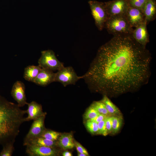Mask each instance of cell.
Returning a JSON list of instances; mask_svg holds the SVG:
<instances>
[{
  "label": "cell",
  "instance_id": "cell-1",
  "mask_svg": "<svg viewBox=\"0 0 156 156\" xmlns=\"http://www.w3.org/2000/svg\"><path fill=\"white\" fill-rule=\"evenodd\" d=\"M151 60L132 34L114 36L99 48L82 79L90 89L107 96L136 91L148 82Z\"/></svg>",
  "mask_w": 156,
  "mask_h": 156
},
{
  "label": "cell",
  "instance_id": "cell-2",
  "mask_svg": "<svg viewBox=\"0 0 156 156\" xmlns=\"http://www.w3.org/2000/svg\"><path fill=\"white\" fill-rule=\"evenodd\" d=\"M0 95V145L14 143L26 111Z\"/></svg>",
  "mask_w": 156,
  "mask_h": 156
},
{
  "label": "cell",
  "instance_id": "cell-3",
  "mask_svg": "<svg viewBox=\"0 0 156 156\" xmlns=\"http://www.w3.org/2000/svg\"><path fill=\"white\" fill-rule=\"evenodd\" d=\"M110 34L113 36L120 34H132L133 28L125 15L108 17L104 27Z\"/></svg>",
  "mask_w": 156,
  "mask_h": 156
},
{
  "label": "cell",
  "instance_id": "cell-4",
  "mask_svg": "<svg viewBox=\"0 0 156 156\" xmlns=\"http://www.w3.org/2000/svg\"><path fill=\"white\" fill-rule=\"evenodd\" d=\"M88 3L95 25L101 31L104 28L108 16L105 3L96 1H90Z\"/></svg>",
  "mask_w": 156,
  "mask_h": 156
},
{
  "label": "cell",
  "instance_id": "cell-5",
  "mask_svg": "<svg viewBox=\"0 0 156 156\" xmlns=\"http://www.w3.org/2000/svg\"><path fill=\"white\" fill-rule=\"evenodd\" d=\"M41 53L38 61V65L41 68L54 71L64 67L63 63L57 59L53 51L49 49L42 51Z\"/></svg>",
  "mask_w": 156,
  "mask_h": 156
},
{
  "label": "cell",
  "instance_id": "cell-6",
  "mask_svg": "<svg viewBox=\"0 0 156 156\" xmlns=\"http://www.w3.org/2000/svg\"><path fill=\"white\" fill-rule=\"evenodd\" d=\"M82 76H78L73 68L71 66L64 67L55 73V82H58L65 87L75 85Z\"/></svg>",
  "mask_w": 156,
  "mask_h": 156
},
{
  "label": "cell",
  "instance_id": "cell-7",
  "mask_svg": "<svg viewBox=\"0 0 156 156\" xmlns=\"http://www.w3.org/2000/svg\"><path fill=\"white\" fill-rule=\"evenodd\" d=\"M104 3L108 18L125 15L129 6L128 0H114Z\"/></svg>",
  "mask_w": 156,
  "mask_h": 156
},
{
  "label": "cell",
  "instance_id": "cell-8",
  "mask_svg": "<svg viewBox=\"0 0 156 156\" xmlns=\"http://www.w3.org/2000/svg\"><path fill=\"white\" fill-rule=\"evenodd\" d=\"M45 115L34 120L30 129L25 136L23 142L41 136L45 130L44 127Z\"/></svg>",
  "mask_w": 156,
  "mask_h": 156
},
{
  "label": "cell",
  "instance_id": "cell-9",
  "mask_svg": "<svg viewBox=\"0 0 156 156\" xmlns=\"http://www.w3.org/2000/svg\"><path fill=\"white\" fill-rule=\"evenodd\" d=\"M26 153L29 156H55L58 154L54 147L31 145L26 146Z\"/></svg>",
  "mask_w": 156,
  "mask_h": 156
},
{
  "label": "cell",
  "instance_id": "cell-10",
  "mask_svg": "<svg viewBox=\"0 0 156 156\" xmlns=\"http://www.w3.org/2000/svg\"><path fill=\"white\" fill-rule=\"evenodd\" d=\"M11 95L17 102L20 107L27 104L24 83L19 81H16L13 84L11 92Z\"/></svg>",
  "mask_w": 156,
  "mask_h": 156
},
{
  "label": "cell",
  "instance_id": "cell-11",
  "mask_svg": "<svg viewBox=\"0 0 156 156\" xmlns=\"http://www.w3.org/2000/svg\"><path fill=\"white\" fill-rule=\"evenodd\" d=\"M125 16L133 28L136 27L146 21L142 11L129 5Z\"/></svg>",
  "mask_w": 156,
  "mask_h": 156
},
{
  "label": "cell",
  "instance_id": "cell-12",
  "mask_svg": "<svg viewBox=\"0 0 156 156\" xmlns=\"http://www.w3.org/2000/svg\"><path fill=\"white\" fill-rule=\"evenodd\" d=\"M146 21H145L133 29L132 36L138 43L146 47L149 42V35L147 29Z\"/></svg>",
  "mask_w": 156,
  "mask_h": 156
},
{
  "label": "cell",
  "instance_id": "cell-13",
  "mask_svg": "<svg viewBox=\"0 0 156 156\" xmlns=\"http://www.w3.org/2000/svg\"><path fill=\"white\" fill-rule=\"evenodd\" d=\"M55 73L47 69L42 68L34 83L42 86H46L55 82Z\"/></svg>",
  "mask_w": 156,
  "mask_h": 156
},
{
  "label": "cell",
  "instance_id": "cell-14",
  "mask_svg": "<svg viewBox=\"0 0 156 156\" xmlns=\"http://www.w3.org/2000/svg\"><path fill=\"white\" fill-rule=\"evenodd\" d=\"M27 109L26 114L27 116L25 117V122L29 121L32 120H34L40 116L45 115L42 111L41 105L35 101H32L27 103Z\"/></svg>",
  "mask_w": 156,
  "mask_h": 156
},
{
  "label": "cell",
  "instance_id": "cell-15",
  "mask_svg": "<svg viewBox=\"0 0 156 156\" xmlns=\"http://www.w3.org/2000/svg\"><path fill=\"white\" fill-rule=\"evenodd\" d=\"M143 12L147 24L155 19L156 14V5L154 0H147Z\"/></svg>",
  "mask_w": 156,
  "mask_h": 156
},
{
  "label": "cell",
  "instance_id": "cell-16",
  "mask_svg": "<svg viewBox=\"0 0 156 156\" xmlns=\"http://www.w3.org/2000/svg\"><path fill=\"white\" fill-rule=\"evenodd\" d=\"M56 141L48 140L41 136L29 140L23 143V145L26 146L31 145L55 148L56 145Z\"/></svg>",
  "mask_w": 156,
  "mask_h": 156
},
{
  "label": "cell",
  "instance_id": "cell-17",
  "mask_svg": "<svg viewBox=\"0 0 156 156\" xmlns=\"http://www.w3.org/2000/svg\"><path fill=\"white\" fill-rule=\"evenodd\" d=\"M41 69V68L39 65L27 66L24 69V79L28 81L34 82Z\"/></svg>",
  "mask_w": 156,
  "mask_h": 156
},
{
  "label": "cell",
  "instance_id": "cell-18",
  "mask_svg": "<svg viewBox=\"0 0 156 156\" xmlns=\"http://www.w3.org/2000/svg\"><path fill=\"white\" fill-rule=\"evenodd\" d=\"M58 145L64 149H72L75 146L73 138L70 134H64L61 135L58 142Z\"/></svg>",
  "mask_w": 156,
  "mask_h": 156
},
{
  "label": "cell",
  "instance_id": "cell-19",
  "mask_svg": "<svg viewBox=\"0 0 156 156\" xmlns=\"http://www.w3.org/2000/svg\"><path fill=\"white\" fill-rule=\"evenodd\" d=\"M105 104L108 112L112 116H120V112L118 108L111 101L108 96L103 95L101 100Z\"/></svg>",
  "mask_w": 156,
  "mask_h": 156
},
{
  "label": "cell",
  "instance_id": "cell-20",
  "mask_svg": "<svg viewBox=\"0 0 156 156\" xmlns=\"http://www.w3.org/2000/svg\"><path fill=\"white\" fill-rule=\"evenodd\" d=\"M122 124V118L120 116H112V134H115L120 130Z\"/></svg>",
  "mask_w": 156,
  "mask_h": 156
},
{
  "label": "cell",
  "instance_id": "cell-21",
  "mask_svg": "<svg viewBox=\"0 0 156 156\" xmlns=\"http://www.w3.org/2000/svg\"><path fill=\"white\" fill-rule=\"evenodd\" d=\"M60 135V134L59 132L45 129L41 136L48 140L56 141L58 139Z\"/></svg>",
  "mask_w": 156,
  "mask_h": 156
},
{
  "label": "cell",
  "instance_id": "cell-22",
  "mask_svg": "<svg viewBox=\"0 0 156 156\" xmlns=\"http://www.w3.org/2000/svg\"><path fill=\"white\" fill-rule=\"evenodd\" d=\"M14 143H8L3 145V148L0 152V156H11L14 150Z\"/></svg>",
  "mask_w": 156,
  "mask_h": 156
},
{
  "label": "cell",
  "instance_id": "cell-23",
  "mask_svg": "<svg viewBox=\"0 0 156 156\" xmlns=\"http://www.w3.org/2000/svg\"><path fill=\"white\" fill-rule=\"evenodd\" d=\"M91 105L100 114L108 116H112L108 112L104 104L101 101H94Z\"/></svg>",
  "mask_w": 156,
  "mask_h": 156
},
{
  "label": "cell",
  "instance_id": "cell-24",
  "mask_svg": "<svg viewBox=\"0 0 156 156\" xmlns=\"http://www.w3.org/2000/svg\"><path fill=\"white\" fill-rule=\"evenodd\" d=\"M147 0H128L130 6L139 9L143 11Z\"/></svg>",
  "mask_w": 156,
  "mask_h": 156
},
{
  "label": "cell",
  "instance_id": "cell-25",
  "mask_svg": "<svg viewBox=\"0 0 156 156\" xmlns=\"http://www.w3.org/2000/svg\"><path fill=\"white\" fill-rule=\"evenodd\" d=\"M100 113L92 105L88 108L85 114L84 118L87 120L94 118Z\"/></svg>",
  "mask_w": 156,
  "mask_h": 156
},
{
  "label": "cell",
  "instance_id": "cell-26",
  "mask_svg": "<svg viewBox=\"0 0 156 156\" xmlns=\"http://www.w3.org/2000/svg\"><path fill=\"white\" fill-rule=\"evenodd\" d=\"M86 126L87 129L92 133H97L98 125V123L96 122L90 120H87L86 123Z\"/></svg>",
  "mask_w": 156,
  "mask_h": 156
},
{
  "label": "cell",
  "instance_id": "cell-27",
  "mask_svg": "<svg viewBox=\"0 0 156 156\" xmlns=\"http://www.w3.org/2000/svg\"><path fill=\"white\" fill-rule=\"evenodd\" d=\"M106 118L98 123V130L97 133L104 136H106L108 134L106 126Z\"/></svg>",
  "mask_w": 156,
  "mask_h": 156
},
{
  "label": "cell",
  "instance_id": "cell-28",
  "mask_svg": "<svg viewBox=\"0 0 156 156\" xmlns=\"http://www.w3.org/2000/svg\"><path fill=\"white\" fill-rule=\"evenodd\" d=\"M112 116H108L105 119V124L108 134L112 133Z\"/></svg>",
  "mask_w": 156,
  "mask_h": 156
},
{
  "label": "cell",
  "instance_id": "cell-29",
  "mask_svg": "<svg viewBox=\"0 0 156 156\" xmlns=\"http://www.w3.org/2000/svg\"><path fill=\"white\" fill-rule=\"evenodd\" d=\"M75 146H76L77 150L78 153H82L86 154L87 156L89 155L86 149L81 145L79 143L75 142Z\"/></svg>",
  "mask_w": 156,
  "mask_h": 156
},
{
  "label": "cell",
  "instance_id": "cell-30",
  "mask_svg": "<svg viewBox=\"0 0 156 156\" xmlns=\"http://www.w3.org/2000/svg\"><path fill=\"white\" fill-rule=\"evenodd\" d=\"M108 116L102 114H100L94 118L89 120L94 121L98 123L100 121L105 119Z\"/></svg>",
  "mask_w": 156,
  "mask_h": 156
},
{
  "label": "cell",
  "instance_id": "cell-31",
  "mask_svg": "<svg viewBox=\"0 0 156 156\" xmlns=\"http://www.w3.org/2000/svg\"><path fill=\"white\" fill-rule=\"evenodd\" d=\"M63 156H72L71 153L68 151L64 152L62 153Z\"/></svg>",
  "mask_w": 156,
  "mask_h": 156
},
{
  "label": "cell",
  "instance_id": "cell-32",
  "mask_svg": "<svg viewBox=\"0 0 156 156\" xmlns=\"http://www.w3.org/2000/svg\"><path fill=\"white\" fill-rule=\"evenodd\" d=\"M78 156H87V155L85 153H78Z\"/></svg>",
  "mask_w": 156,
  "mask_h": 156
}]
</instances>
